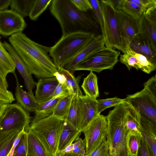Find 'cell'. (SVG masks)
Here are the masks:
<instances>
[{"label":"cell","instance_id":"48","mask_svg":"<svg viewBox=\"0 0 156 156\" xmlns=\"http://www.w3.org/2000/svg\"><path fill=\"white\" fill-rule=\"evenodd\" d=\"M54 76L59 83L63 84L66 83V79L65 76L63 74L59 73L58 71L55 73Z\"/></svg>","mask_w":156,"mask_h":156},{"label":"cell","instance_id":"3","mask_svg":"<svg viewBox=\"0 0 156 156\" xmlns=\"http://www.w3.org/2000/svg\"><path fill=\"white\" fill-rule=\"evenodd\" d=\"M126 112L124 102L114 107L106 116L108 156H132L129 152L127 145V132L125 125Z\"/></svg>","mask_w":156,"mask_h":156},{"label":"cell","instance_id":"10","mask_svg":"<svg viewBox=\"0 0 156 156\" xmlns=\"http://www.w3.org/2000/svg\"><path fill=\"white\" fill-rule=\"evenodd\" d=\"M82 132L84 136L85 155H87L106 140L107 122L106 116L98 115Z\"/></svg>","mask_w":156,"mask_h":156},{"label":"cell","instance_id":"9","mask_svg":"<svg viewBox=\"0 0 156 156\" xmlns=\"http://www.w3.org/2000/svg\"><path fill=\"white\" fill-rule=\"evenodd\" d=\"M140 91L128 95L124 98L139 111L140 115L156 124V91L144 85Z\"/></svg>","mask_w":156,"mask_h":156},{"label":"cell","instance_id":"32","mask_svg":"<svg viewBox=\"0 0 156 156\" xmlns=\"http://www.w3.org/2000/svg\"><path fill=\"white\" fill-rule=\"evenodd\" d=\"M121 10L133 18L139 20L144 13L136 4L131 0H121L119 4L117 10Z\"/></svg>","mask_w":156,"mask_h":156},{"label":"cell","instance_id":"2","mask_svg":"<svg viewBox=\"0 0 156 156\" xmlns=\"http://www.w3.org/2000/svg\"><path fill=\"white\" fill-rule=\"evenodd\" d=\"M50 4V12L58 22L62 35L92 33L91 31L98 28L94 17L88 12L79 11L71 0H53Z\"/></svg>","mask_w":156,"mask_h":156},{"label":"cell","instance_id":"53","mask_svg":"<svg viewBox=\"0 0 156 156\" xmlns=\"http://www.w3.org/2000/svg\"><path fill=\"white\" fill-rule=\"evenodd\" d=\"M106 156H108V154H107V155H106Z\"/></svg>","mask_w":156,"mask_h":156},{"label":"cell","instance_id":"51","mask_svg":"<svg viewBox=\"0 0 156 156\" xmlns=\"http://www.w3.org/2000/svg\"><path fill=\"white\" fill-rule=\"evenodd\" d=\"M56 156H82L73 152L61 153L58 152Z\"/></svg>","mask_w":156,"mask_h":156},{"label":"cell","instance_id":"34","mask_svg":"<svg viewBox=\"0 0 156 156\" xmlns=\"http://www.w3.org/2000/svg\"><path fill=\"white\" fill-rule=\"evenodd\" d=\"M143 136L141 133H128L126 136L127 148L132 156H137L140 141Z\"/></svg>","mask_w":156,"mask_h":156},{"label":"cell","instance_id":"21","mask_svg":"<svg viewBox=\"0 0 156 156\" xmlns=\"http://www.w3.org/2000/svg\"><path fill=\"white\" fill-rule=\"evenodd\" d=\"M141 117V134L148 145L152 156H156V124Z\"/></svg>","mask_w":156,"mask_h":156},{"label":"cell","instance_id":"44","mask_svg":"<svg viewBox=\"0 0 156 156\" xmlns=\"http://www.w3.org/2000/svg\"><path fill=\"white\" fill-rule=\"evenodd\" d=\"M71 94L69 93L66 83H59L57 86L54 93L53 98L59 97H64Z\"/></svg>","mask_w":156,"mask_h":156},{"label":"cell","instance_id":"31","mask_svg":"<svg viewBox=\"0 0 156 156\" xmlns=\"http://www.w3.org/2000/svg\"><path fill=\"white\" fill-rule=\"evenodd\" d=\"M79 120V96L74 95L65 121L78 129Z\"/></svg>","mask_w":156,"mask_h":156},{"label":"cell","instance_id":"37","mask_svg":"<svg viewBox=\"0 0 156 156\" xmlns=\"http://www.w3.org/2000/svg\"><path fill=\"white\" fill-rule=\"evenodd\" d=\"M92 7V10L95 16V20L99 23L101 28L102 34H104V27L103 16L100 5V0H89Z\"/></svg>","mask_w":156,"mask_h":156},{"label":"cell","instance_id":"25","mask_svg":"<svg viewBox=\"0 0 156 156\" xmlns=\"http://www.w3.org/2000/svg\"><path fill=\"white\" fill-rule=\"evenodd\" d=\"M81 87L85 95L96 99L98 97V78L93 72L90 71L89 74L84 78Z\"/></svg>","mask_w":156,"mask_h":156},{"label":"cell","instance_id":"7","mask_svg":"<svg viewBox=\"0 0 156 156\" xmlns=\"http://www.w3.org/2000/svg\"><path fill=\"white\" fill-rule=\"evenodd\" d=\"M120 52L104 46L87 59L76 65L74 71L88 70L98 73L105 69L112 70L119 61Z\"/></svg>","mask_w":156,"mask_h":156},{"label":"cell","instance_id":"36","mask_svg":"<svg viewBox=\"0 0 156 156\" xmlns=\"http://www.w3.org/2000/svg\"><path fill=\"white\" fill-rule=\"evenodd\" d=\"M124 101V99H121L116 97L97 100L98 114H100L106 108L111 107H115Z\"/></svg>","mask_w":156,"mask_h":156},{"label":"cell","instance_id":"52","mask_svg":"<svg viewBox=\"0 0 156 156\" xmlns=\"http://www.w3.org/2000/svg\"><path fill=\"white\" fill-rule=\"evenodd\" d=\"M74 147V144L72 143L71 144L67 147H66L65 149L60 151L58 152L61 153H66V152H71L73 150Z\"/></svg>","mask_w":156,"mask_h":156},{"label":"cell","instance_id":"19","mask_svg":"<svg viewBox=\"0 0 156 156\" xmlns=\"http://www.w3.org/2000/svg\"><path fill=\"white\" fill-rule=\"evenodd\" d=\"M16 81L15 95L17 103L27 112H35L39 106L40 103L38 101L33 92L24 90L20 85L17 76L13 73Z\"/></svg>","mask_w":156,"mask_h":156},{"label":"cell","instance_id":"27","mask_svg":"<svg viewBox=\"0 0 156 156\" xmlns=\"http://www.w3.org/2000/svg\"><path fill=\"white\" fill-rule=\"evenodd\" d=\"M58 71L65 76L66 79V83L70 94L79 96L83 95L79 85L81 75L76 77L73 75L64 68H58Z\"/></svg>","mask_w":156,"mask_h":156},{"label":"cell","instance_id":"14","mask_svg":"<svg viewBox=\"0 0 156 156\" xmlns=\"http://www.w3.org/2000/svg\"><path fill=\"white\" fill-rule=\"evenodd\" d=\"M79 125L78 129L82 131L98 115L97 100L85 95L79 96Z\"/></svg>","mask_w":156,"mask_h":156},{"label":"cell","instance_id":"18","mask_svg":"<svg viewBox=\"0 0 156 156\" xmlns=\"http://www.w3.org/2000/svg\"><path fill=\"white\" fill-rule=\"evenodd\" d=\"M58 83L55 76L38 79L36 84L35 96L38 101L42 103L52 99Z\"/></svg>","mask_w":156,"mask_h":156},{"label":"cell","instance_id":"22","mask_svg":"<svg viewBox=\"0 0 156 156\" xmlns=\"http://www.w3.org/2000/svg\"><path fill=\"white\" fill-rule=\"evenodd\" d=\"M129 47L138 53L156 60V51L140 33L134 37L131 42Z\"/></svg>","mask_w":156,"mask_h":156},{"label":"cell","instance_id":"13","mask_svg":"<svg viewBox=\"0 0 156 156\" xmlns=\"http://www.w3.org/2000/svg\"><path fill=\"white\" fill-rule=\"evenodd\" d=\"M27 24L24 18L10 10L0 11V34L4 36H12L21 32Z\"/></svg>","mask_w":156,"mask_h":156},{"label":"cell","instance_id":"28","mask_svg":"<svg viewBox=\"0 0 156 156\" xmlns=\"http://www.w3.org/2000/svg\"><path fill=\"white\" fill-rule=\"evenodd\" d=\"M62 97L53 98L46 102L40 103L35 112V115L31 119L38 120L52 114L58 101Z\"/></svg>","mask_w":156,"mask_h":156},{"label":"cell","instance_id":"15","mask_svg":"<svg viewBox=\"0 0 156 156\" xmlns=\"http://www.w3.org/2000/svg\"><path fill=\"white\" fill-rule=\"evenodd\" d=\"M105 39L101 34L95 36L93 39L74 57L64 68L74 75L75 66L87 59L105 46Z\"/></svg>","mask_w":156,"mask_h":156},{"label":"cell","instance_id":"39","mask_svg":"<svg viewBox=\"0 0 156 156\" xmlns=\"http://www.w3.org/2000/svg\"><path fill=\"white\" fill-rule=\"evenodd\" d=\"M27 133L25 132L22 136L15 148L12 156H27Z\"/></svg>","mask_w":156,"mask_h":156},{"label":"cell","instance_id":"6","mask_svg":"<svg viewBox=\"0 0 156 156\" xmlns=\"http://www.w3.org/2000/svg\"><path fill=\"white\" fill-rule=\"evenodd\" d=\"M100 5L104 20L105 47L122 52L116 10L109 0H100Z\"/></svg>","mask_w":156,"mask_h":156},{"label":"cell","instance_id":"26","mask_svg":"<svg viewBox=\"0 0 156 156\" xmlns=\"http://www.w3.org/2000/svg\"><path fill=\"white\" fill-rule=\"evenodd\" d=\"M19 133L18 131L0 133V156L8 155Z\"/></svg>","mask_w":156,"mask_h":156},{"label":"cell","instance_id":"40","mask_svg":"<svg viewBox=\"0 0 156 156\" xmlns=\"http://www.w3.org/2000/svg\"><path fill=\"white\" fill-rule=\"evenodd\" d=\"M108 146L106 140L87 156H106L108 154Z\"/></svg>","mask_w":156,"mask_h":156},{"label":"cell","instance_id":"23","mask_svg":"<svg viewBox=\"0 0 156 156\" xmlns=\"http://www.w3.org/2000/svg\"><path fill=\"white\" fill-rule=\"evenodd\" d=\"M81 132L65 121L59 140L58 152L73 143L80 137Z\"/></svg>","mask_w":156,"mask_h":156},{"label":"cell","instance_id":"4","mask_svg":"<svg viewBox=\"0 0 156 156\" xmlns=\"http://www.w3.org/2000/svg\"><path fill=\"white\" fill-rule=\"evenodd\" d=\"M65 120L52 114L37 120L31 119L29 133L38 140L48 156H56Z\"/></svg>","mask_w":156,"mask_h":156},{"label":"cell","instance_id":"1","mask_svg":"<svg viewBox=\"0 0 156 156\" xmlns=\"http://www.w3.org/2000/svg\"><path fill=\"white\" fill-rule=\"evenodd\" d=\"M9 41L31 74L38 79L54 77L58 68L48 54L50 47L34 42L22 32L11 36Z\"/></svg>","mask_w":156,"mask_h":156},{"label":"cell","instance_id":"45","mask_svg":"<svg viewBox=\"0 0 156 156\" xmlns=\"http://www.w3.org/2000/svg\"><path fill=\"white\" fill-rule=\"evenodd\" d=\"M137 156H152L148 145L143 137L140 142Z\"/></svg>","mask_w":156,"mask_h":156},{"label":"cell","instance_id":"5","mask_svg":"<svg viewBox=\"0 0 156 156\" xmlns=\"http://www.w3.org/2000/svg\"><path fill=\"white\" fill-rule=\"evenodd\" d=\"M94 36V34L90 32L62 35L55 44L50 47L49 55L58 69L64 68Z\"/></svg>","mask_w":156,"mask_h":156},{"label":"cell","instance_id":"54","mask_svg":"<svg viewBox=\"0 0 156 156\" xmlns=\"http://www.w3.org/2000/svg\"><path fill=\"white\" fill-rule=\"evenodd\" d=\"M1 38V37L0 36V39Z\"/></svg>","mask_w":156,"mask_h":156},{"label":"cell","instance_id":"29","mask_svg":"<svg viewBox=\"0 0 156 156\" xmlns=\"http://www.w3.org/2000/svg\"><path fill=\"white\" fill-rule=\"evenodd\" d=\"M27 156H48L37 138L31 133H27Z\"/></svg>","mask_w":156,"mask_h":156},{"label":"cell","instance_id":"35","mask_svg":"<svg viewBox=\"0 0 156 156\" xmlns=\"http://www.w3.org/2000/svg\"><path fill=\"white\" fill-rule=\"evenodd\" d=\"M51 0H36L29 16L33 20H37L51 3Z\"/></svg>","mask_w":156,"mask_h":156},{"label":"cell","instance_id":"8","mask_svg":"<svg viewBox=\"0 0 156 156\" xmlns=\"http://www.w3.org/2000/svg\"><path fill=\"white\" fill-rule=\"evenodd\" d=\"M31 119L29 112L20 104H9L0 119V133L23 130L28 133Z\"/></svg>","mask_w":156,"mask_h":156},{"label":"cell","instance_id":"30","mask_svg":"<svg viewBox=\"0 0 156 156\" xmlns=\"http://www.w3.org/2000/svg\"><path fill=\"white\" fill-rule=\"evenodd\" d=\"M36 0H12L11 10L23 18L29 16Z\"/></svg>","mask_w":156,"mask_h":156},{"label":"cell","instance_id":"50","mask_svg":"<svg viewBox=\"0 0 156 156\" xmlns=\"http://www.w3.org/2000/svg\"><path fill=\"white\" fill-rule=\"evenodd\" d=\"M8 83L6 80L0 76V87L5 90H7Z\"/></svg>","mask_w":156,"mask_h":156},{"label":"cell","instance_id":"43","mask_svg":"<svg viewBox=\"0 0 156 156\" xmlns=\"http://www.w3.org/2000/svg\"><path fill=\"white\" fill-rule=\"evenodd\" d=\"M15 100L11 91L0 87V103L10 104Z\"/></svg>","mask_w":156,"mask_h":156},{"label":"cell","instance_id":"24","mask_svg":"<svg viewBox=\"0 0 156 156\" xmlns=\"http://www.w3.org/2000/svg\"><path fill=\"white\" fill-rule=\"evenodd\" d=\"M15 69L12 58L0 40V76L6 80L7 74L15 73Z\"/></svg>","mask_w":156,"mask_h":156},{"label":"cell","instance_id":"17","mask_svg":"<svg viewBox=\"0 0 156 156\" xmlns=\"http://www.w3.org/2000/svg\"><path fill=\"white\" fill-rule=\"evenodd\" d=\"M3 44L12 58L16 68L23 78L28 92H33L32 90L36 86L37 83L35 82L24 62L11 45L5 41Z\"/></svg>","mask_w":156,"mask_h":156},{"label":"cell","instance_id":"11","mask_svg":"<svg viewBox=\"0 0 156 156\" xmlns=\"http://www.w3.org/2000/svg\"><path fill=\"white\" fill-rule=\"evenodd\" d=\"M116 13L122 52L125 53L132 40L140 33L139 21L121 10H116Z\"/></svg>","mask_w":156,"mask_h":156},{"label":"cell","instance_id":"42","mask_svg":"<svg viewBox=\"0 0 156 156\" xmlns=\"http://www.w3.org/2000/svg\"><path fill=\"white\" fill-rule=\"evenodd\" d=\"M76 8L79 11L87 12L92 9V7L89 0H71Z\"/></svg>","mask_w":156,"mask_h":156},{"label":"cell","instance_id":"16","mask_svg":"<svg viewBox=\"0 0 156 156\" xmlns=\"http://www.w3.org/2000/svg\"><path fill=\"white\" fill-rule=\"evenodd\" d=\"M139 21L140 33L156 51V9L143 14Z\"/></svg>","mask_w":156,"mask_h":156},{"label":"cell","instance_id":"33","mask_svg":"<svg viewBox=\"0 0 156 156\" xmlns=\"http://www.w3.org/2000/svg\"><path fill=\"white\" fill-rule=\"evenodd\" d=\"M74 95L69 94L61 98L58 102L52 114L65 120Z\"/></svg>","mask_w":156,"mask_h":156},{"label":"cell","instance_id":"49","mask_svg":"<svg viewBox=\"0 0 156 156\" xmlns=\"http://www.w3.org/2000/svg\"><path fill=\"white\" fill-rule=\"evenodd\" d=\"M9 104L0 103V119L3 115Z\"/></svg>","mask_w":156,"mask_h":156},{"label":"cell","instance_id":"41","mask_svg":"<svg viewBox=\"0 0 156 156\" xmlns=\"http://www.w3.org/2000/svg\"><path fill=\"white\" fill-rule=\"evenodd\" d=\"M73 143L74 147L71 152L82 156L85 155V143L84 139L78 137Z\"/></svg>","mask_w":156,"mask_h":156},{"label":"cell","instance_id":"38","mask_svg":"<svg viewBox=\"0 0 156 156\" xmlns=\"http://www.w3.org/2000/svg\"><path fill=\"white\" fill-rule=\"evenodd\" d=\"M131 1L140 7L144 14L156 9V0H131Z\"/></svg>","mask_w":156,"mask_h":156},{"label":"cell","instance_id":"20","mask_svg":"<svg viewBox=\"0 0 156 156\" xmlns=\"http://www.w3.org/2000/svg\"><path fill=\"white\" fill-rule=\"evenodd\" d=\"M126 106L125 125L128 133L141 134L140 114L139 110L128 102L124 101Z\"/></svg>","mask_w":156,"mask_h":156},{"label":"cell","instance_id":"47","mask_svg":"<svg viewBox=\"0 0 156 156\" xmlns=\"http://www.w3.org/2000/svg\"><path fill=\"white\" fill-rule=\"evenodd\" d=\"M12 0H0V11L6 10L11 4Z\"/></svg>","mask_w":156,"mask_h":156},{"label":"cell","instance_id":"12","mask_svg":"<svg viewBox=\"0 0 156 156\" xmlns=\"http://www.w3.org/2000/svg\"><path fill=\"white\" fill-rule=\"evenodd\" d=\"M119 60L130 70L134 68L149 74L156 69V60L138 53L129 47L125 53L120 55Z\"/></svg>","mask_w":156,"mask_h":156},{"label":"cell","instance_id":"46","mask_svg":"<svg viewBox=\"0 0 156 156\" xmlns=\"http://www.w3.org/2000/svg\"><path fill=\"white\" fill-rule=\"evenodd\" d=\"M25 132H26L25 130H23L19 133L17 136L14 142L12 149L7 156H12L15 147L18 144L22 136Z\"/></svg>","mask_w":156,"mask_h":156}]
</instances>
